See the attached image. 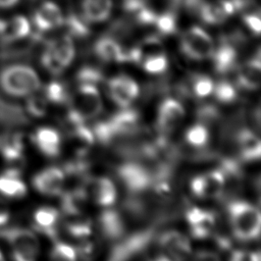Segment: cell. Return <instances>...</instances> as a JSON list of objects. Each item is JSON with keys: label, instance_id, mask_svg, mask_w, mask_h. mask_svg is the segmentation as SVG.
Returning <instances> with one entry per match:
<instances>
[{"label": "cell", "instance_id": "1", "mask_svg": "<svg viewBox=\"0 0 261 261\" xmlns=\"http://www.w3.org/2000/svg\"><path fill=\"white\" fill-rule=\"evenodd\" d=\"M0 88L12 97H25L40 88V79L34 68L25 64H10L0 71Z\"/></svg>", "mask_w": 261, "mask_h": 261}, {"label": "cell", "instance_id": "2", "mask_svg": "<svg viewBox=\"0 0 261 261\" xmlns=\"http://www.w3.org/2000/svg\"><path fill=\"white\" fill-rule=\"evenodd\" d=\"M229 223L233 236L241 241H251L258 238L261 226L259 209L251 203L236 200L227 206Z\"/></svg>", "mask_w": 261, "mask_h": 261}, {"label": "cell", "instance_id": "3", "mask_svg": "<svg viewBox=\"0 0 261 261\" xmlns=\"http://www.w3.org/2000/svg\"><path fill=\"white\" fill-rule=\"evenodd\" d=\"M67 121L72 125L82 124L96 117L102 111V99L96 86L80 85L74 94L69 97Z\"/></svg>", "mask_w": 261, "mask_h": 261}, {"label": "cell", "instance_id": "4", "mask_svg": "<svg viewBox=\"0 0 261 261\" xmlns=\"http://www.w3.org/2000/svg\"><path fill=\"white\" fill-rule=\"evenodd\" d=\"M0 238L11 247L13 261H36L40 251L37 236L23 227H8L0 229Z\"/></svg>", "mask_w": 261, "mask_h": 261}, {"label": "cell", "instance_id": "5", "mask_svg": "<svg viewBox=\"0 0 261 261\" xmlns=\"http://www.w3.org/2000/svg\"><path fill=\"white\" fill-rule=\"evenodd\" d=\"M74 57V46L69 36L52 41L42 55V64L53 74H59Z\"/></svg>", "mask_w": 261, "mask_h": 261}, {"label": "cell", "instance_id": "6", "mask_svg": "<svg viewBox=\"0 0 261 261\" xmlns=\"http://www.w3.org/2000/svg\"><path fill=\"white\" fill-rule=\"evenodd\" d=\"M180 48L185 55L194 60L209 58L214 52L211 37L199 27H192L184 33L180 39Z\"/></svg>", "mask_w": 261, "mask_h": 261}, {"label": "cell", "instance_id": "7", "mask_svg": "<svg viewBox=\"0 0 261 261\" xmlns=\"http://www.w3.org/2000/svg\"><path fill=\"white\" fill-rule=\"evenodd\" d=\"M192 193L202 199H216L224 193V176L220 169H214L195 176L191 181Z\"/></svg>", "mask_w": 261, "mask_h": 261}, {"label": "cell", "instance_id": "8", "mask_svg": "<svg viewBox=\"0 0 261 261\" xmlns=\"http://www.w3.org/2000/svg\"><path fill=\"white\" fill-rule=\"evenodd\" d=\"M118 175L122 184L130 193H141L150 188L154 175L143 165L136 162H127L118 168Z\"/></svg>", "mask_w": 261, "mask_h": 261}, {"label": "cell", "instance_id": "9", "mask_svg": "<svg viewBox=\"0 0 261 261\" xmlns=\"http://www.w3.org/2000/svg\"><path fill=\"white\" fill-rule=\"evenodd\" d=\"M138 84L127 75H117L107 82V93L110 99L122 108L129 106L139 95Z\"/></svg>", "mask_w": 261, "mask_h": 261}, {"label": "cell", "instance_id": "10", "mask_svg": "<svg viewBox=\"0 0 261 261\" xmlns=\"http://www.w3.org/2000/svg\"><path fill=\"white\" fill-rule=\"evenodd\" d=\"M185 109L175 99H165L159 106L157 115V128L163 134L172 133L182 121Z\"/></svg>", "mask_w": 261, "mask_h": 261}, {"label": "cell", "instance_id": "11", "mask_svg": "<svg viewBox=\"0 0 261 261\" xmlns=\"http://www.w3.org/2000/svg\"><path fill=\"white\" fill-rule=\"evenodd\" d=\"M160 250L173 261H185L191 254L189 239L179 231L168 230L163 232L158 240Z\"/></svg>", "mask_w": 261, "mask_h": 261}, {"label": "cell", "instance_id": "12", "mask_svg": "<svg viewBox=\"0 0 261 261\" xmlns=\"http://www.w3.org/2000/svg\"><path fill=\"white\" fill-rule=\"evenodd\" d=\"M65 182L64 172L55 166L47 167L33 177L34 188L46 196H57L62 192Z\"/></svg>", "mask_w": 261, "mask_h": 261}, {"label": "cell", "instance_id": "13", "mask_svg": "<svg viewBox=\"0 0 261 261\" xmlns=\"http://www.w3.org/2000/svg\"><path fill=\"white\" fill-rule=\"evenodd\" d=\"M112 140L134 135L139 129V113L132 109H122L106 120Z\"/></svg>", "mask_w": 261, "mask_h": 261}, {"label": "cell", "instance_id": "14", "mask_svg": "<svg viewBox=\"0 0 261 261\" xmlns=\"http://www.w3.org/2000/svg\"><path fill=\"white\" fill-rule=\"evenodd\" d=\"M33 21L39 31L47 32L60 27L63 23V16L58 5L46 1L35 11Z\"/></svg>", "mask_w": 261, "mask_h": 261}, {"label": "cell", "instance_id": "15", "mask_svg": "<svg viewBox=\"0 0 261 261\" xmlns=\"http://www.w3.org/2000/svg\"><path fill=\"white\" fill-rule=\"evenodd\" d=\"M85 190L88 196H91L95 203L100 206H111L116 200L115 186L111 179L105 176L91 179Z\"/></svg>", "mask_w": 261, "mask_h": 261}, {"label": "cell", "instance_id": "16", "mask_svg": "<svg viewBox=\"0 0 261 261\" xmlns=\"http://www.w3.org/2000/svg\"><path fill=\"white\" fill-rule=\"evenodd\" d=\"M33 143L38 150L48 157H56L60 153L61 138L59 133L49 126H41L33 135Z\"/></svg>", "mask_w": 261, "mask_h": 261}, {"label": "cell", "instance_id": "17", "mask_svg": "<svg viewBox=\"0 0 261 261\" xmlns=\"http://www.w3.org/2000/svg\"><path fill=\"white\" fill-rule=\"evenodd\" d=\"M30 22L22 15H14L8 19H0V38L6 42L21 40L30 34Z\"/></svg>", "mask_w": 261, "mask_h": 261}, {"label": "cell", "instance_id": "18", "mask_svg": "<svg viewBox=\"0 0 261 261\" xmlns=\"http://www.w3.org/2000/svg\"><path fill=\"white\" fill-rule=\"evenodd\" d=\"M58 218L59 213L57 209L53 207H41L34 213V226L38 231L54 239L57 234L56 226Z\"/></svg>", "mask_w": 261, "mask_h": 261}, {"label": "cell", "instance_id": "19", "mask_svg": "<svg viewBox=\"0 0 261 261\" xmlns=\"http://www.w3.org/2000/svg\"><path fill=\"white\" fill-rule=\"evenodd\" d=\"M237 143L241 157L245 161H255L260 158L261 144L259 138L248 128L239 132Z\"/></svg>", "mask_w": 261, "mask_h": 261}, {"label": "cell", "instance_id": "20", "mask_svg": "<svg viewBox=\"0 0 261 261\" xmlns=\"http://www.w3.org/2000/svg\"><path fill=\"white\" fill-rule=\"evenodd\" d=\"M99 224L103 234L110 239L116 240L123 236L125 225L122 216L118 211L107 209L99 216Z\"/></svg>", "mask_w": 261, "mask_h": 261}, {"label": "cell", "instance_id": "21", "mask_svg": "<svg viewBox=\"0 0 261 261\" xmlns=\"http://www.w3.org/2000/svg\"><path fill=\"white\" fill-rule=\"evenodd\" d=\"M261 62L259 53L243 64L238 72V84L246 90H256L260 85Z\"/></svg>", "mask_w": 261, "mask_h": 261}, {"label": "cell", "instance_id": "22", "mask_svg": "<svg viewBox=\"0 0 261 261\" xmlns=\"http://www.w3.org/2000/svg\"><path fill=\"white\" fill-rule=\"evenodd\" d=\"M96 55L103 61H114L124 62L126 61L125 51L122 50L121 46L113 39L101 38L94 46Z\"/></svg>", "mask_w": 261, "mask_h": 261}, {"label": "cell", "instance_id": "23", "mask_svg": "<svg viewBox=\"0 0 261 261\" xmlns=\"http://www.w3.org/2000/svg\"><path fill=\"white\" fill-rule=\"evenodd\" d=\"M27 186L20 174L6 170L0 175V194L8 198H21L27 194Z\"/></svg>", "mask_w": 261, "mask_h": 261}, {"label": "cell", "instance_id": "24", "mask_svg": "<svg viewBox=\"0 0 261 261\" xmlns=\"http://www.w3.org/2000/svg\"><path fill=\"white\" fill-rule=\"evenodd\" d=\"M214 67L218 73H226L231 71L237 63L238 53L234 47L228 43H222L212 54Z\"/></svg>", "mask_w": 261, "mask_h": 261}, {"label": "cell", "instance_id": "25", "mask_svg": "<svg viewBox=\"0 0 261 261\" xmlns=\"http://www.w3.org/2000/svg\"><path fill=\"white\" fill-rule=\"evenodd\" d=\"M88 197L85 188H77L64 193L61 198V207L65 215L83 213Z\"/></svg>", "mask_w": 261, "mask_h": 261}, {"label": "cell", "instance_id": "26", "mask_svg": "<svg viewBox=\"0 0 261 261\" xmlns=\"http://www.w3.org/2000/svg\"><path fill=\"white\" fill-rule=\"evenodd\" d=\"M112 9L111 0H84L83 13L86 19L94 22L106 20Z\"/></svg>", "mask_w": 261, "mask_h": 261}, {"label": "cell", "instance_id": "27", "mask_svg": "<svg viewBox=\"0 0 261 261\" xmlns=\"http://www.w3.org/2000/svg\"><path fill=\"white\" fill-rule=\"evenodd\" d=\"M65 227L70 236L81 240L90 238L92 232L91 221L88 217L84 216L83 213L66 215Z\"/></svg>", "mask_w": 261, "mask_h": 261}, {"label": "cell", "instance_id": "28", "mask_svg": "<svg viewBox=\"0 0 261 261\" xmlns=\"http://www.w3.org/2000/svg\"><path fill=\"white\" fill-rule=\"evenodd\" d=\"M216 217L211 211H207L206 215L197 223L191 225V234L196 239H206L211 236L215 226Z\"/></svg>", "mask_w": 261, "mask_h": 261}, {"label": "cell", "instance_id": "29", "mask_svg": "<svg viewBox=\"0 0 261 261\" xmlns=\"http://www.w3.org/2000/svg\"><path fill=\"white\" fill-rule=\"evenodd\" d=\"M185 138L190 146L195 148H201L208 143L209 132L204 124L198 123L194 124L187 130Z\"/></svg>", "mask_w": 261, "mask_h": 261}, {"label": "cell", "instance_id": "30", "mask_svg": "<svg viewBox=\"0 0 261 261\" xmlns=\"http://www.w3.org/2000/svg\"><path fill=\"white\" fill-rule=\"evenodd\" d=\"M44 97L47 101L55 104H63L69 100V95L63 84L59 82H51L44 90Z\"/></svg>", "mask_w": 261, "mask_h": 261}, {"label": "cell", "instance_id": "31", "mask_svg": "<svg viewBox=\"0 0 261 261\" xmlns=\"http://www.w3.org/2000/svg\"><path fill=\"white\" fill-rule=\"evenodd\" d=\"M168 65L167 57L163 52L148 56L143 60V67L149 73L163 72Z\"/></svg>", "mask_w": 261, "mask_h": 261}, {"label": "cell", "instance_id": "32", "mask_svg": "<svg viewBox=\"0 0 261 261\" xmlns=\"http://www.w3.org/2000/svg\"><path fill=\"white\" fill-rule=\"evenodd\" d=\"M76 251L68 244L57 242L51 251V261H76Z\"/></svg>", "mask_w": 261, "mask_h": 261}, {"label": "cell", "instance_id": "33", "mask_svg": "<svg viewBox=\"0 0 261 261\" xmlns=\"http://www.w3.org/2000/svg\"><path fill=\"white\" fill-rule=\"evenodd\" d=\"M213 92H214L215 98L221 103H230L234 101V99L237 98L236 88L226 81L219 82L213 88Z\"/></svg>", "mask_w": 261, "mask_h": 261}, {"label": "cell", "instance_id": "34", "mask_svg": "<svg viewBox=\"0 0 261 261\" xmlns=\"http://www.w3.org/2000/svg\"><path fill=\"white\" fill-rule=\"evenodd\" d=\"M214 84L207 75H196L193 81V92L199 98H205L213 92Z\"/></svg>", "mask_w": 261, "mask_h": 261}, {"label": "cell", "instance_id": "35", "mask_svg": "<svg viewBox=\"0 0 261 261\" xmlns=\"http://www.w3.org/2000/svg\"><path fill=\"white\" fill-rule=\"evenodd\" d=\"M47 100L41 95H30L27 102V109L29 113L35 117H42L45 115L47 110Z\"/></svg>", "mask_w": 261, "mask_h": 261}, {"label": "cell", "instance_id": "36", "mask_svg": "<svg viewBox=\"0 0 261 261\" xmlns=\"http://www.w3.org/2000/svg\"><path fill=\"white\" fill-rule=\"evenodd\" d=\"M103 79L102 72L97 68L86 66L80 69L76 74V80L80 85H93L96 86Z\"/></svg>", "mask_w": 261, "mask_h": 261}, {"label": "cell", "instance_id": "37", "mask_svg": "<svg viewBox=\"0 0 261 261\" xmlns=\"http://www.w3.org/2000/svg\"><path fill=\"white\" fill-rule=\"evenodd\" d=\"M154 24L156 28L165 35H170L176 31V19L173 13L164 12L157 15Z\"/></svg>", "mask_w": 261, "mask_h": 261}, {"label": "cell", "instance_id": "38", "mask_svg": "<svg viewBox=\"0 0 261 261\" xmlns=\"http://www.w3.org/2000/svg\"><path fill=\"white\" fill-rule=\"evenodd\" d=\"M66 23H67L69 31L71 32L72 35L84 36V35L88 34V29H87L86 24L84 22H82L81 19L75 17L74 15L69 16Z\"/></svg>", "mask_w": 261, "mask_h": 261}, {"label": "cell", "instance_id": "39", "mask_svg": "<svg viewBox=\"0 0 261 261\" xmlns=\"http://www.w3.org/2000/svg\"><path fill=\"white\" fill-rule=\"evenodd\" d=\"M243 18H244V22L250 29V31H252L255 35H259L260 34L261 20H260L259 14H257V13H249V14H246Z\"/></svg>", "mask_w": 261, "mask_h": 261}, {"label": "cell", "instance_id": "40", "mask_svg": "<svg viewBox=\"0 0 261 261\" xmlns=\"http://www.w3.org/2000/svg\"><path fill=\"white\" fill-rule=\"evenodd\" d=\"M230 261H251L250 253L244 251H234L230 257Z\"/></svg>", "mask_w": 261, "mask_h": 261}, {"label": "cell", "instance_id": "41", "mask_svg": "<svg viewBox=\"0 0 261 261\" xmlns=\"http://www.w3.org/2000/svg\"><path fill=\"white\" fill-rule=\"evenodd\" d=\"M9 216L10 215H9L8 209L2 204H0V227L4 226L8 222Z\"/></svg>", "mask_w": 261, "mask_h": 261}, {"label": "cell", "instance_id": "42", "mask_svg": "<svg viewBox=\"0 0 261 261\" xmlns=\"http://www.w3.org/2000/svg\"><path fill=\"white\" fill-rule=\"evenodd\" d=\"M19 0H0V8L1 9H8L13 7L15 4H17Z\"/></svg>", "mask_w": 261, "mask_h": 261}, {"label": "cell", "instance_id": "43", "mask_svg": "<svg viewBox=\"0 0 261 261\" xmlns=\"http://www.w3.org/2000/svg\"><path fill=\"white\" fill-rule=\"evenodd\" d=\"M0 261H5L4 256H3V254H2V252H1V251H0Z\"/></svg>", "mask_w": 261, "mask_h": 261}]
</instances>
